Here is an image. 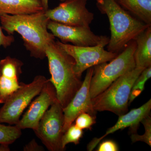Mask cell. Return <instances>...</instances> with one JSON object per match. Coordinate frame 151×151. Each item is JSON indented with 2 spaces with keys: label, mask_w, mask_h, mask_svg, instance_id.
Segmentation results:
<instances>
[{
  "label": "cell",
  "mask_w": 151,
  "mask_h": 151,
  "mask_svg": "<svg viewBox=\"0 0 151 151\" xmlns=\"http://www.w3.org/2000/svg\"><path fill=\"white\" fill-rule=\"evenodd\" d=\"M49 20L45 11L15 15L0 14L2 29L9 35H13L14 32L19 34L30 56L37 59L46 58L45 46L50 41L55 39L54 35L48 31Z\"/></svg>",
  "instance_id": "obj_1"
},
{
  "label": "cell",
  "mask_w": 151,
  "mask_h": 151,
  "mask_svg": "<svg viewBox=\"0 0 151 151\" xmlns=\"http://www.w3.org/2000/svg\"><path fill=\"white\" fill-rule=\"evenodd\" d=\"M45 51L51 75L49 80L56 90L58 100L64 108L81 87L82 81L74 71L75 60L55 39L47 43Z\"/></svg>",
  "instance_id": "obj_2"
},
{
  "label": "cell",
  "mask_w": 151,
  "mask_h": 151,
  "mask_svg": "<svg viewBox=\"0 0 151 151\" xmlns=\"http://www.w3.org/2000/svg\"><path fill=\"white\" fill-rule=\"evenodd\" d=\"M96 5L109 20L111 36L107 45L108 51L119 54L130 42L151 26L132 16L116 0H96Z\"/></svg>",
  "instance_id": "obj_3"
},
{
  "label": "cell",
  "mask_w": 151,
  "mask_h": 151,
  "mask_svg": "<svg viewBox=\"0 0 151 151\" xmlns=\"http://www.w3.org/2000/svg\"><path fill=\"white\" fill-rule=\"evenodd\" d=\"M136 47V41H132L109 63H103L93 67L90 85L92 99L105 91L116 79L136 67L134 55Z\"/></svg>",
  "instance_id": "obj_4"
},
{
  "label": "cell",
  "mask_w": 151,
  "mask_h": 151,
  "mask_svg": "<svg viewBox=\"0 0 151 151\" xmlns=\"http://www.w3.org/2000/svg\"><path fill=\"white\" fill-rule=\"evenodd\" d=\"M144 69L135 67L119 77L107 89L92 98L96 111H108L120 116L128 110L132 86Z\"/></svg>",
  "instance_id": "obj_5"
},
{
  "label": "cell",
  "mask_w": 151,
  "mask_h": 151,
  "mask_svg": "<svg viewBox=\"0 0 151 151\" xmlns=\"http://www.w3.org/2000/svg\"><path fill=\"white\" fill-rule=\"evenodd\" d=\"M48 80L43 76L37 75L29 84L21 82L20 87L6 100L0 109V123L16 125L25 109L40 93Z\"/></svg>",
  "instance_id": "obj_6"
},
{
  "label": "cell",
  "mask_w": 151,
  "mask_h": 151,
  "mask_svg": "<svg viewBox=\"0 0 151 151\" xmlns=\"http://www.w3.org/2000/svg\"><path fill=\"white\" fill-rule=\"evenodd\" d=\"M64 119L63 108L57 100L46 111L34 131L48 150L64 151L61 146Z\"/></svg>",
  "instance_id": "obj_7"
},
{
  "label": "cell",
  "mask_w": 151,
  "mask_h": 151,
  "mask_svg": "<svg viewBox=\"0 0 151 151\" xmlns=\"http://www.w3.org/2000/svg\"><path fill=\"white\" fill-rule=\"evenodd\" d=\"M110 38L102 42L92 46H76L72 45L62 43L57 40V43L75 60L74 71L78 77L85 70L95 65L111 61L118 54L105 50L104 47L108 45Z\"/></svg>",
  "instance_id": "obj_8"
},
{
  "label": "cell",
  "mask_w": 151,
  "mask_h": 151,
  "mask_svg": "<svg viewBox=\"0 0 151 151\" xmlns=\"http://www.w3.org/2000/svg\"><path fill=\"white\" fill-rule=\"evenodd\" d=\"M88 0H66L45 11L50 20L71 26L90 27L94 14L86 8Z\"/></svg>",
  "instance_id": "obj_9"
},
{
  "label": "cell",
  "mask_w": 151,
  "mask_h": 151,
  "mask_svg": "<svg viewBox=\"0 0 151 151\" xmlns=\"http://www.w3.org/2000/svg\"><path fill=\"white\" fill-rule=\"evenodd\" d=\"M47 29L62 43L70 42L76 46H95L109 38L95 34L90 27L71 26L51 20L48 22Z\"/></svg>",
  "instance_id": "obj_10"
},
{
  "label": "cell",
  "mask_w": 151,
  "mask_h": 151,
  "mask_svg": "<svg viewBox=\"0 0 151 151\" xmlns=\"http://www.w3.org/2000/svg\"><path fill=\"white\" fill-rule=\"evenodd\" d=\"M93 73V67L87 69L86 76L81 87L74 97L63 108L64 124L63 133L75 122V119L82 113H88L96 117L97 111L94 110L90 94V85Z\"/></svg>",
  "instance_id": "obj_11"
},
{
  "label": "cell",
  "mask_w": 151,
  "mask_h": 151,
  "mask_svg": "<svg viewBox=\"0 0 151 151\" xmlns=\"http://www.w3.org/2000/svg\"><path fill=\"white\" fill-rule=\"evenodd\" d=\"M37 96L15 125L21 130L29 129L35 131L46 111L58 100L56 90L49 79Z\"/></svg>",
  "instance_id": "obj_12"
},
{
  "label": "cell",
  "mask_w": 151,
  "mask_h": 151,
  "mask_svg": "<svg viewBox=\"0 0 151 151\" xmlns=\"http://www.w3.org/2000/svg\"><path fill=\"white\" fill-rule=\"evenodd\" d=\"M151 109V100L150 99L139 108L132 109L129 113L119 116L116 124L108 129L105 134L100 138H94L87 145V150H93L104 138L118 130L124 129L129 127L132 132L135 133L142 120L150 115Z\"/></svg>",
  "instance_id": "obj_13"
},
{
  "label": "cell",
  "mask_w": 151,
  "mask_h": 151,
  "mask_svg": "<svg viewBox=\"0 0 151 151\" xmlns=\"http://www.w3.org/2000/svg\"><path fill=\"white\" fill-rule=\"evenodd\" d=\"M44 11L41 0H0V14L15 15Z\"/></svg>",
  "instance_id": "obj_14"
},
{
  "label": "cell",
  "mask_w": 151,
  "mask_h": 151,
  "mask_svg": "<svg viewBox=\"0 0 151 151\" xmlns=\"http://www.w3.org/2000/svg\"><path fill=\"white\" fill-rule=\"evenodd\" d=\"M135 40L137 47L134 57L136 67L145 69L151 66V26Z\"/></svg>",
  "instance_id": "obj_15"
},
{
  "label": "cell",
  "mask_w": 151,
  "mask_h": 151,
  "mask_svg": "<svg viewBox=\"0 0 151 151\" xmlns=\"http://www.w3.org/2000/svg\"><path fill=\"white\" fill-rule=\"evenodd\" d=\"M123 8L151 25V0H116Z\"/></svg>",
  "instance_id": "obj_16"
},
{
  "label": "cell",
  "mask_w": 151,
  "mask_h": 151,
  "mask_svg": "<svg viewBox=\"0 0 151 151\" xmlns=\"http://www.w3.org/2000/svg\"><path fill=\"white\" fill-rule=\"evenodd\" d=\"M23 63L19 60L6 57L0 60V75L10 78H19Z\"/></svg>",
  "instance_id": "obj_17"
},
{
  "label": "cell",
  "mask_w": 151,
  "mask_h": 151,
  "mask_svg": "<svg viewBox=\"0 0 151 151\" xmlns=\"http://www.w3.org/2000/svg\"><path fill=\"white\" fill-rule=\"evenodd\" d=\"M20 86L19 78H7L0 75V104H4Z\"/></svg>",
  "instance_id": "obj_18"
},
{
  "label": "cell",
  "mask_w": 151,
  "mask_h": 151,
  "mask_svg": "<svg viewBox=\"0 0 151 151\" xmlns=\"http://www.w3.org/2000/svg\"><path fill=\"white\" fill-rule=\"evenodd\" d=\"M151 77V66L145 68L135 80L130 93L129 104L139 96L145 89L146 82Z\"/></svg>",
  "instance_id": "obj_19"
},
{
  "label": "cell",
  "mask_w": 151,
  "mask_h": 151,
  "mask_svg": "<svg viewBox=\"0 0 151 151\" xmlns=\"http://www.w3.org/2000/svg\"><path fill=\"white\" fill-rule=\"evenodd\" d=\"M22 135V130L14 126H6L0 123V144L9 145Z\"/></svg>",
  "instance_id": "obj_20"
},
{
  "label": "cell",
  "mask_w": 151,
  "mask_h": 151,
  "mask_svg": "<svg viewBox=\"0 0 151 151\" xmlns=\"http://www.w3.org/2000/svg\"><path fill=\"white\" fill-rule=\"evenodd\" d=\"M83 130L81 129L72 124L65 131L61 139V146L64 151L65 150L66 146L70 143L74 145H78L80 139L83 137Z\"/></svg>",
  "instance_id": "obj_21"
},
{
  "label": "cell",
  "mask_w": 151,
  "mask_h": 151,
  "mask_svg": "<svg viewBox=\"0 0 151 151\" xmlns=\"http://www.w3.org/2000/svg\"><path fill=\"white\" fill-rule=\"evenodd\" d=\"M141 123L145 127V132L143 135H140L133 133L131 138L132 142H143L147 144L150 147L151 146V118L150 115L147 116L142 120Z\"/></svg>",
  "instance_id": "obj_22"
},
{
  "label": "cell",
  "mask_w": 151,
  "mask_h": 151,
  "mask_svg": "<svg viewBox=\"0 0 151 151\" xmlns=\"http://www.w3.org/2000/svg\"><path fill=\"white\" fill-rule=\"evenodd\" d=\"M96 117L88 113H82L75 119V125L76 127L84 130L91 129L92 126L96 123Z\"/></svg>",
  "instance_id": "obj_23"
},
{
  "label": "cell",
  "mask_w": 151,
  "mask_h": 151,
  "mask_svg": "<svg viewBox=\"0 0 151 151\" xmlns=\"http://www.w3.org/2000/svg\"><path fill=\"white\" fill-rule=\"evenodd\" d=\"M97 151H119V148L115 142L109 140L104 141L100 143Z\"/></svg>",
  "instance_id": "obj_24"
},
{
  "label": "cell",
  "mask_w": 151,
  "mask_h": 151,
  "mask_svg": "<svg viewBox=\"0 0 151 151\" xmlns=\"http://www.w3.org/2000/svg\"><path fill=\"white\" fill-rule=\"evenodd\" d=\"M14 42V37L13 35H6L3 33L0 23V47L2 46L6 48L10 46Z\"/></svg>",
  "instance_id": "obj_25"
},
{
  "label": "cell",
  "mask_w": 151,
  "mask_h": 151,
  "mask_svg": "<svg viewBox=\"0 0 151 151\" xmlns=\"http://www.w3.org/2000/svg\"><path fill=\"white\" fill-rule=\"evenodd\" d=\"M23 150L24 151H42L44 149L38 144L35 139H33L28 143L24 147Z\"/></svg>",
  "instance_id": "obj_26"
},
{
  "label": "cell",
  "mask_w": 151,
  "mask_h": 151,
  "mask_svg": "<svg viewBox=\"0 0 151 151\" xmlns=\"http://www.w3.org/2000/svg\"><path fill=\"white\" fill-rule=\"evenodd\" d=\"M9 145L5 144H0V151H9L10 148Z\"/></svg>",
  "instance_id": "obj_27"
},
{
  "label": "cell",
  "mask_w": 151,
  "mask_h": 151,
  "mask_svg": "<svg viewBox=\"0 0 151 151\" xmlns=\"http://www.w3.org/2000/svg\"><path fill=\"white\" fill-rule=\"evenodd\" d=\"M45 11L49 9V0H41Z\"/></svg>",
  "instance_id": "obj_28"
},
{
  "label": "cell",
  "mask_w": 151,
  "mask_h": 151,
  "mask_svg": "<svg viewBox=\"0 0 151 151\" xmlns=\"http://www.w3.org/2000/svg\"><path fill=\"white\" fill-rule=\"evenodd\" d=\"M61 2L65 1H66V0H60Z\"/></svg>",
  "instance_id": "obj_29"
}]
</instances>
